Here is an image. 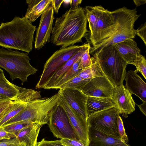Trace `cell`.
<instances>
[{"label":"cell","instance_id":"1","mask_svg":"<svg viewBox=\"0 0 146 146\" xmlns=\"http://www.w3.org/2000/svg\"><path fill=\"white\" fill-rule=\"evenodd\" d=\"M87 21L84 9L70 8L56 19L50 37L51 42L66 48L82 42L87 31Z\"/></svg>","mask_w":146,"mask_h":146},{"label":"cell","instance_id":"2","mask_svg":"<svg viewBox=\"0 0 146 146\" xmlns=\"http://www.w3.org/2000/svg\"><path fill=\"white\" fill-rule=\"evenodd\" d=\"M36 26L25 16L15 17L0 26V46L29 53L33 49Z\"/></svg>","mask_w":146,"mask_h":146},{"label":"cell","instance_id":"3","mask_svg":"<svg viewBox=\"0 0 146 146\" xmlns=\"http://www.w3.org/2000/svg\"><path fill=\"white\" fill-rule=\"evenodd\" d=\"M112 12L116 23L115 31L111 36L98 46L90 47V53L93 56L105 46L135 37L134 25L140 15L137 14L136 8L129 9L123 7Z\"/></svg>","mask_w":146,"mask_h":146},{"label":"cell","instance_id":"4","mask_svg":"<svg viewBox=\"0 0 146 146\" xmlns=\"http://www.w3.org/2000/svg\"><path fill=\"white\" fill-rule=\"evenodd\" d=\"M95 56L103 73L115 87L123 84L128 64L120 55L114 45L104 47Z\"/></svg>","mask_w":146,"mask_h":146},{"label":"cell","instance_id":"5","mask_svg":"<svg viewBox=\"0 0 146 146\" xmlns=\"http://www.w3.org/2000/svg\"><path fill=\"white\" fill-rule=\"evenodd\" d=\"M29 53L0 48V68L6 70L12 80L18 78L22 84L28 81V77L35 73L38 70L30 64Z\"/></svg>","mask_w":146,"mask_h":146},{"label":"cell","instance_id":"6","mask_svg":"<svg viewBox=\"0 0 146 146\" xmlns=\"http://www.w3.org/2000/svg\"><path fill=\"white\" fill-rule=\"evenodd\" d=\"M119 114V110L114 107L91 115L87 119L89 130L102 134L119 136L117 123Z\"/></svg>","mask_w":146,"mask_h":146},{"label":"cell","instance_id":"7","mask_svg":"<svg viewBox=\"0 0 146 146\" xmlns=\"http://www.w3.org/2000/svg\"><path fill=\"white\" fill-rule=\"evenodd\" d=\"M84 46V44L80 46L71 45L66 48L62 47L55 52L46 61L36 88H43L53 74Z\"/></svg>","mask_w":146,"mask_h":146},{"label":"cell","instance_id":"8","mask_svg":"<svg viewBox=\"0 0 146 146\" xmlns=\"http://www.w3.org/2000/svg\"><path fill=\"white\" fill-rule=\"evenodd\" d=\"M116 23L112 11L101 6L98 18L90 34L92 47L98 46L111 36L115 31Z\"/></svg>","mask_w":146,"mask_h":146},{"label":"cell","instance_id":"9","mask_svg":"<svg viewBox=\"0 0 146 146\" xmlns=\"http://www.w3.org/2000/svg\"><path fill=\"white\" fill-rule=\"evenodd\" d=\"M48 124L50 130L57 138H77L66 112L58 104L49 113Z\"/></svg>","mask_w":146,"mask_h":146},{"label":"cell","instance_id":"10","mask_svg":"<svg viewBox=\"0 0 146 146\" xmlns=\"http://www.w3.org/2000/svg\"><path fill=\"white\" fill-rule=\"evenodd\" d=\"M57 104L63 108L66 112L77 138L85 146H89V128L87 120L70 106L61 94Z\"/></svg>","mask_w":146,"mask_h":146},{"label":"cell","instance_id":"11","mask_svg":"<svg viewBox=\"0 0 146 146\" xmlns=\"http://www.w3.org/2000/svg\"><path fill=\"white\" fill-rule=\"evenodd\" d=\"M114 87L104 75L92 78L81 90L88 96L111 99Z\"/></svg>","mask_w":146,"mask_h":146},{"label":"cell","instance_id":"12","mask_svg":"<svg viewBox=\"0 0 146 146\" xmlns=\"http://www.w3.org/2000/svg\"><path fill=\"white\" fill-rule=\"evenodd\" d=\"M54 11L52 7H49L41 16L39 26L37 29L35 42V49L42 48L50 41L52 31Z\"/></svg>","mask_w":146,"mask_h":146},{"label":"cell","instance_id":"13","mask_svg":"<svg viewBox=\"0 0 146 146\" xmlns=\"http://www.w3.org/2000/svg\"><path fill=\"white\" fill-rule=\"evenodd\" d=\"M132 95L123 84L114 87L111 100L120 114L125 117L135 110V102Z\"/></svg>","mask_w":146,"mask_h":146},{"label":"cell","instance_id":"14","mask_svg":"<svg viewBox=\"0 0 146 146\" xmlns=\"http://www.w3.org/2000/svg\"><path fill=\"white\" fill-rule=\"evenodd\" d=\"M66 102L76 112L87 120L86 104L88 96L81 90L76 89H60Z\"/></svg>","mask_w":146,"mask_h":146},{"label":"cell","instance_id":"15","mask_svg":"<svg viewBox=\"0 0 146 146\" xmlns=\"http://www.w3.org/2000/svg\"><path fill=\"white\" fill-rule=\"evenodd\" d=\"M126 88L132 94L138 97L143 102H146V84L142 78L132 70L126 73Z\"/></svg>","mask_w":146,"mask_h":146},{"label":"cell","instance_id":"16","mask_svg":"<svg viewBox=\"0 0 146 146\" xmlns=\"http://www.w3.org/2000/svg\"><path fill=\"white\" fill-rule=\"evenodd\" d=\"M90 46V44L89 43L84 44V46L78 52L53 74L46 82L43 88L46 89H53L74 63L81 57L87 49Z\"/></svg>","mask_w":146,"mask_h":146},{"label":"cell","instance_id":"17","mask_svg":"<svg viewBox=\"0 0 146 146\" xmlns=\"http://www.w3.org/2000/svg\"><path fill=\"white\" fill-rule=\"evenodd\" d=\"M114 45L120 55L128 64H131L141 54V50L133 39H126Z\"/></svg>","mask_w":146,"mask_h":146},{"label":"cell","instance_id":"18","mask_svg":"<svg viewBox=\"0 0 146 146\" xmlns=\"http://www.w3.org/2000/svg\"><path fill=\"white\" fill-rule=\"evenodd\" d=\"M89 146H130L122 141L120 137L102 134L89 130Z\"/></svg>","mask_w":146,"mask_h":146},{"label":"cell","instance_id":"19","mask_svg":"<svg viewBox=\"0 0 146 146\" xmlns=\"http://www.w3.org/2000/svg\"><path fill=\"white\" fill-rule=\"evenodd\" d=\"M26 2L28 7L25 17L31 23L52 7V0H27Z\"/></svg>","mask_w":146,"mask_h":146},{"label":"cell","instance_id":"20","mask_svg":"<svg viewBox=\"0 0 146 146\" xmlns=\"http://www.w3.org/2000/svg\"><path fill=\"white\" fill-rule=\"evenodd\" d=\"M43 125L34 122L19 132L15 135L19 141L26 146H36L38 137Z\"/></svg>","mask_w":146,"mask_h":146},{"label":"cell","instance_id":"21","mask_svg":"<svg viewBox=\"0 0 146 146\" xmlns=\"http://www.w3.org/2000/svg\"><path fill=\"white\" fill-rule=\"evenodd\" d=\"M115 107L110 98L88 96L86 109L88 117L96 113Z\"/></svg>","mask_w":146,"mask_h":146},{"label":"cell","instance_id":"22","mask_svg":"<svg viewBox=\"0 0 146 146\" xmlns=\"http://www.w3.org/2000/svg\"><path fill=\"white\" fill-rule=\"evenodd\" d=\"M27 104L13 101L0 115V127L24 110Z\"/></svg>","mask_w":146,"mask_h":146},{"label":"cell","instance_id":"23","mask_svg":"<svg viewBox=\"0 0 146 146\" xmlns=\"http://www.w3.org/2000/svg\"><path fill=\"white\" fill-rule=\"evenodd\" d=\"M17 87L19 92L17 96L11 100L13 102L28 103L35 100L41 98L40 91L18 86Z\"/></svg>","mask_w":146,"mask_h":146},{"label":"cell","instance_id":"24","mask_svg":"<svg viewBox=\"0 0 146 146\" xmlns=\"http://www.w3.org/2000/svg\"><path fill=\"white\" fill-rule=\"evenodd\" d=\"M19 92L17 86L6 79L4 72L0 73V94L9 98L11 100Z\"/></svg>","mask_w":146,"mask_h":146},{"label":"cell","instance_id":"25","mask_svg":"<svg viewBox=\"0 0 146 146\" xmlns=\"http://www.w3.org/2000/svg\"><path fill=\"white\" fill-rule=\"evenodd\" d=\"M91 58L92 61L91 65L83 69L78 75L84 79H92L104 75L98 64L96 56H94Z\"/></svg>","mask_w":146,"mask_h":146},{"label":"cell","instance_id":"26","mask_svg":"<svg viewBox=\"0 0 146 146\" xmlns=\"http://www.w3.org/2000/svg\"><path fill=\"white\" fill-rule=\"evenodd\" d=\"M80 58L74 63L71 67L57 82L53 89H59L63 84L77 76L80 73L82 70L79 68Z\"/></svg>","mask_w":146,"mask_h":146},{"label":"cell","instance_id":"27","mask_svg":"<svg viewBox=\"0 0 146 146\" xmlns=\"http://www.w3.org/2000/svg\"><path fill=\"white\" fill-rule=\"evenodd\" d=\"M101 5L86 6L84 9L90 32L93 29L100 15Z\"/></svg>","mask_w":146,"mask_h":146},{"label":"cell","instance_id":"28","mask_svg":"<svg viewBox=\"0 0 146 146\" xmlns=\"http://www.w3.org/2000/svg\"><path fill=\"white\" fill-rule=\"evenodd\" d=\"M91 79H84L77 75L63 84L59 89H76L81 90Z\"/></svg>","mask_w":146,"mask_h":146},{"label":"cell","instance_id":"29","mask_svg":"<svg viewBox=\"0 0 146 146\" xmlns=\"http://www.w3.org/2000/svg\"><path fill=\"white\" fill-rule=\"evenodd\" d=\"M34 123V122L29 121H22L12 123L3 127L13 138L15 137V135L22 129Z\"/></svg>","mask_w":146,"mask_h":146},{"label":"cell","instance_id":"30","mask_svg":"<svg viewBox=\"0 0 146 146\" xmlns=\"http://www.w3.org/2000/svg\"><path fill=\"white\" fill-rule=\"evenodd\" d=\"M131 64L136 67L134 72L136 73L140 72L146 79V60L145 56L141 54Z\"/></svg>","mask_w":146,"mask_h":146},{"label":"cell","instance_id":"31","mask_svg":"<svg viewBox=\"0 0 146 146\" xmlns=\"http://www.w3.org/2000/svg\"><path fill=\"white\" fill-rule=\"evenodd\" d=\"M90 47L88 48L81 56L79 65V69H84L91 65L92 61L90 54Z\"/></svg>","mask_w":146,"mask_h":146},{"label":"cell","instance_id":"32","mask_svg":"<svg viewBox=\"0 0 146 146\" xmlns=\"http://www.w3.org/2000/svg\"><path fill=\"white\" fill-rule=\"evenodd\" d=\"M118 132L121 141L127 143L129 140L124 127L123 121L121 117L119 115L117 121Z\"/></svg>","mask_w":146,"mask_h":146},{"label":"cell","instance_id":"33","mask_svg":"<svg viewBox=\"0 0 146 146\" xmlns=\"http://www.w3.org/2000/svg\"><path fill=\"white\" fill-rule=\"evenodd\" d=\"M64 146H85L77 138H64L60 140Z\"/></svg>","mask_w":146,"mask_h":146},{"label":"cell","instance_id":"34","mask_svg":"<svg viewBox=\"0 0 146 146\" xmlns=\"http://www.w3.org/2000/svg\"><path fill=\"white\" fill-rule=\"evenodd\" d=\"M0 146H26L16 137L0 141Z\"/></svg>","mask_w":146,"mask_h":146},{"label":"cell","instance_id":"35","mask_svg":"<svg viewBox=\"0 0 146 146\" xmlns=\"http://www.w3.org/2000/svg\"><path fill=\"white\" fill-rule=\"evenodd\" d=\"M135 35L139 36L143 41L145 45H146V23L142 25L137 29L135 30Z\"/></svg>","mask_w":146,"mask_h":146},{"label":"cell","instance_id":"36","mask_svg":"<svg viewBox=\"0 0 146 146\" xmlns=\"http://www.w3.org/2000/svg\"><path fill=\"white\" fill-rule=\"evenodd\" d=\"M37 143L42 146H64L61 143L60 140L48 141L44 138Z\"/></svg>","mask_w":146,"mask_h":146},{"label":"cell","instance_id":"37","mask_svg":"<svg viewBox=\"0 0 146 146\" xmlns=\"http://www.w3.org/2000/svg\"><path fill=\"white\" fill-rule=\"evenodd\" d=\"M12 138V136L5 130L3 127H0V141L9 139Z\"/></svg>","mask_w":146,"mask_h":146},{"label":"cell","instance_id":"38","mask_svg":"<svg viewBox=\"0 0 146 146\" xmlns=\"http://www.w3.org/2000/svg\"><path fill=\"white\" fill-rule=\"evenodd\" d=\"M64 1V0H52V6L56 14H57L59 8Z\"/></svg>","mask_w":146,"mask_h":146},{"label":"cell","instance_id":"39","mask_svg":"<svg viewBox=\"0 0 146 146\" xmlns=\"http://www.w3.org/2000/svg\"><path fill=\"white\" fill-rule=\"evenodd\" d=\"M13 102V101L9 100L0 102V115Z\"/></svg>","mask_w":146,"mask_h":146},{"label":"cell","instance_id":"40","mask_svg":"<svg viewBox=\"0 0 146 146\" xmlns=\"http://www.w3.org/2000/svg\"><path fill=\"white\" fill-rule=\"evenodd\" d=\"M82 0H72L70 1V4L71 6V8L72 9H77L79 7V5L82 2Z\"/></svg>","mask_w":146,"mask_h":146},{"label":"cell","instance_id":"41","mask_svg":"<svg viewBox=\"0 0 146 146\" xmlns=\"http://www.w3.org/2000/svg\"><path fill=\"white\" fill-rule=\"evenodd\" d=\"M140 110L145 115H146V102H143L140 105L137 104Z\"/></svg>","mask_w":146,"mask_h":146},{"label":"cell","instance_id":"42","mask_svg":"<svg viewBox=\"0 0 146 146\" xmlns=\"http://www.w3.org/2000/svg\"><path fill=\"white\" fill-rule=\"evenodd\" d=\"M133 1L135 4L138 7L144 5L146 3V0H133Z\"/></svg>","mask_w":146,"mask_h":146},{"label":"cell","instance_id":"43","mask_svg":"<svg viewBox=\"0 0 146 146\" xmlns=\"http://www.w3.org/2000/svg\"><path fill=\"white\" fill-rule=\"evenodd\" d=\"M10 100L9 98L0 94V102Z\"/></svg>","mask_w":146,"mask_h":146},{"label":"cell","instance_id":"44","mask_svg":"<svg viewBox=\"0 0 146 146\" xmlns=\"http://www.w3.org/2000/svg\"><path fill=\"white\" fill-rule=\"evenodd\" d=\"M3 72V70L0 68V73Z\"/></svg>","mask_w":146,"mask_h":146},{"label":"cell","instance_id":"45","mask_svg":"<svg viewBox=\"0 0 146 146\" xmlns=\"http://www.w3.org/2000/svg\"><path fill=\"white\" fill-rule=\"evenodd\" d=\"M36 146H42L40 145V144H38L37 143V145Z\"/></svg>","mask_w":146,"mask_h":146}]
</instances>
